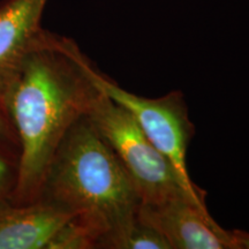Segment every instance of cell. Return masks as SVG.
<instances>
[{"label":"cell","mask_w":249,"mask_h":249,"mask_svg":"<svg viewBox=\"0 0 249 249\" xmlns=\"http://www.w3.org/2000/svg\"><path fill=\"white\" fill-rule=\"evenodd\" d=\"M98 73L73 39L40 31L4 103L20 149L12 203L39 197L62 140L104 95Z\"/></svg>","instance_id":"obj_1"},{"label":"cell","mask_w":249,"mask_h":249,"mask_svg":"<svg viewBox=\"0 0 249 249\" xmlns=\"http://www.w3.org/2000/svg\"><path fill=\"white\" fill-rule=\"evenodd\" d=\"M48 1L2 0L0 2V102L2 104L31 46L44 29L40 22Z\"/></svg>","instance_id":"obj_6"},{"label":"cell","mask_w":249,"mask_h":249,"mask_svg":"<svg viewBox=\"0 0 249 249\" xmlns=\"http://www.w3.org/2000/svg\"><path fill=\"white\" fill-rule=\"evenodd\" d=\"M97 83L102 91L121 105L134 118L152 144L171 161L179 176L189 185L187 150L195 134L183 95L173 90L158 98H145L127 91L99 71Z\"/></svg>","instance_id":"obj_4"},{"label":"cell","mask_w":249,"mask_h":249,"mask_svg":"<svg viewBox=\"0 0 249 249\" xmlns=\"http://www.w3.org/2000/svg\"><path fill=\"white\" fill-rule=\"evenodd\" d=\"M234 236L235 244L238 249H249V233L241 231V230H234L232 231Z\"/></svg>","instance_id":"obj_12"},{"label":"cell","mask_w":249,"mask_h":249,"mask_svg":"<svg viewBox=\"0 0 249 249\" xmlns=\"http://www.w3.org/2000/svg\"><path fill=\"white\" fill-rule=\"evenodd\" d=\"M105 233L97 223L81 214H74L59 230L48 249H97L101 248Z\"/></svg>","instance_id":"obj_9"},{"label":"cell","mask_w":249,"mask_h":249,"mask_svg":"<svg viewBox=\"0 0 249 249\" xmlns=\"http://www.w3.org/2000/svg\"><path fill=\"white\" fill-rule=\"evenodd\" d=\"M73 216L61 205L42 197L22 204L9 201L0 207V249H48Z\"/></svg>","instance_id":"obj_7"},{"label":"cell","mask_w":249,"mask_h":249,"mask_svg":"<svg viewBox=\"0 0 249 249\" xmlns=\"http://www.w3.org/2000/svg\"><path fill=\"white\" fill-rule=\"evenodd\" d=\"M102 249H171L160 233L142 222L138 214L118 225L104 236Z\"/></svg>","instance_id":"obj_8"},{"label":"cell","mask_w":249,"mask_h":249,"mask_svg":"<svg viewBox=\"0 0 249 249\" xmlns=\"http://www.w3.org/2000/svg\"><path fill=\"white\" fill-rule=\"evenodd\" d=\"M39 197L89 218L107 234L135 217L141 204L119 157L88 116L81 118L62 140Z\"/></svg>","instance_id":"obj_2"},{"label":"cell","mask_w":249,"mask_h":249,"mask_svg":"<svg viewBox=\"0 0 249 249\" xmlns=\"http://www.w3.org/2000/svg\"><path fill=\"white\" fill-rule=\"evenodd\" d=\"M88 117L119 157L141 203L185 197L207 207V193L197 185L187 183L179 176L171 161L149 141L121 105L104 93Z\"/></svg>","instance_id":"obj_3"},{"label":"cell","mask_w":249,"mask_h":249,"mask_svg":"<svg viewBox=\"0 0 249 249\" xmlns=\"http://www.w3.org/2000/svg\"><path fill=\"white\" fill-rule=\"evenodd\" d=\"M138 216L160 233L171 249H238L232 231L220 227L207 207L191 198L141 203Z\"/></svg>","instance_id":"obj_5"},{"label":"cell","mask_w":249,"mask_h":249,"mask_svg":"<svg viewBox=\"0 0 249 249\" xmlns=\"http://www.w3.org/2000/svg\"><path fill=\"white\" fill-rule=\"evenodd\" d=\"M0 139L9 140L18 143L17 133H15L14 126L12 124L7 111L1 102H0Z\"/></svg>","instance_id":"obj_11"},{"label":"cell","mask_w":249,"mask_h":249,"mask_svg":"<svg viewBox=\"0 0 249 249\" xmlns=\"http://www.w3.org/2000/svg\"><path fill=\"white\" fill-rule=\"evenodd\" d=\"M15 181H17V165L8 161L0 155V207L11 201Z\"/></svg>","instance_id":"obj_10"}]
</instances>
